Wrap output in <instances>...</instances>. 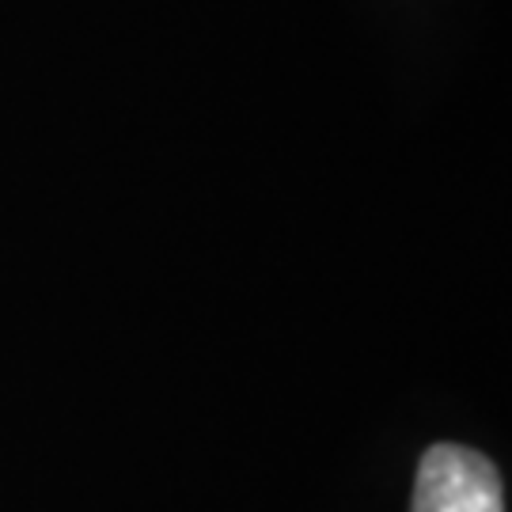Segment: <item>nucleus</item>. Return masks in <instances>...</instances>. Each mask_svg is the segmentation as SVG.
<instances>
[{
  "label": "nucleus",
  "mask_w": 512,
  "mask_h": 512,
  "mask_svg": "<svg viewBox=\"0 0 512 512\" xmlns=\"http://www.w3.org/2000/svg\"><path fill=\"white\" fill-rule=\"evenodd\" d=\"M414 512H505L497 467L475 448L433 444L421 456Z\"/></svg>",
  "instance_id": "f257e3e1"
}]
</instances>
